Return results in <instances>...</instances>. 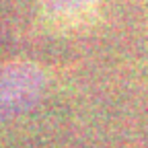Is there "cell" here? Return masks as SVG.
Segmentation results:
<instances>
[{
  "instance_id": "cell-1",
  "label": "cell",
  "mask_w": 148,
  "mask_h": 148,
  "mask_svg": "<svg viewBox=\"0 0 148 148\" xmlns=\"http://www.w3.org/2000/svg\"><path fill=\"white\" fill-rule=\"evenodd\" d=\"M47 72L33 62L0 64V121L27 113L41 101L47 88Z\"/></svg>"
},
{
  "instance_id": "cell-2",
  "label": "cell",
  "mask_w": 148,
  "mask_h": 148,
  "mask_svg": "<svg viewBox=\"0 0 148 148\" xmlns=\"http://www.w3.org/2000/svg\"><path fill=\"white\" fill-rule=\"evenodd\" d=\"M101 0H39L41 10L56 23H76L92 14Z\"/></svg>"
}]
</instances>
